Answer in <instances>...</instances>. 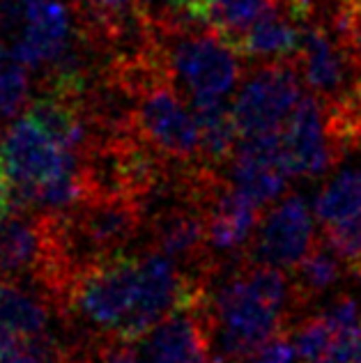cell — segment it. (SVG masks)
<instances>
[{
    "mask_svg": "<svg viewBox=\"0 0 361 363\" xmlns=\"http://www.w3.org/2000/svg\"><path fill=\"white\" fill-rule=\"evenodd\" d=\"M152 40L175 88L189 104L228 99L246 74L244 55L212 28L152 33Z\"/></svg>",
    "mask_w": 361,
    "mask_h": 363,
    "instance_id": "cell-1",
    "label": "cell"
},
{
    "mask_svg": "<svg viewBox=\"0 0 361 363\" xmlns=\"http://www.w3.org/2000/svg\"><path fill=\"white\" fill-rule=\"evenodd\" d=\"M134 131L164 159L187 166L201 161V129L191 106L175 88L166 65H155L131 85Z\"/></svg>",
    "mask_w": 361,
    "mask_h": 363,
    "instance_id": "cell-2",
    "label": "cell"
},
{
    "mask_svg": "<svg viewBox=\"0 0 361 363\" xmlns=\"http://www.w3.org/2000/svg\"><path fill=\"white\" fill-rule=\"evenodd\" d=\"M297 60L253 62L237 85L233 116L242 138L279 133L304 99Z\"/></svg>",
    "mask_w": 361,
    "mask_h": 363,
    "instance_id": "cell-3",
    "label": "cell"
},
{
    "mask_svg": "<svg viewBox=\"0 0 361 363\" xmlns=\"http://www.w3.org/2000/svg\"><path fill=\"white\" fill-rule=\"evenodd\" d=\"M7 184L18 191L44 186L67 173L81 170V155L60 147L40 124L23 113L0 133Z\"/></svg>",
    "mask_w": 361,
    "mask_h": 363,
    "instance_id": "cell-4",
    "label": "cell"
},
{
    "mask_svg": "<svg viewBox=\"0 0 361 363\" xmlns=\"http://www.w3.org/2000/svg\"><path fill=\"white\" fill-rule=\"evenodd\" d=\"M309 203L299 194L281 198L267 214L246 248V260L272 264L279 269H294L313 246H316V221Z\"/></svg>",
    "mask_w": 361,
    "mask_h": 363,
    "instance_id": "cell-5",
    "label": "cell"
},
{
    "mask_svg": "<svg viewBox=\"0 0 361 363\" xmlns=\"http://www.w3.org/2000/svg\"><path fill=\"white\" fill-rule=\"evenodd\" d=\"M283 157L292 177L313 179L334 168L345 152L329 127L327 111L316 94H304L299 106L281 129Z\"/></svg>",
    "mask_w": 361,
    "mask_h": 363,
    "instance_id": "cell-6",
    "label": "cell"
},
{
    "mask_svg": "<svg viewBox=\"0 0 361 363\" xmlns=\"http://www.w3.org/2000/svg\"><path fill=\"white\" fill-rule=\"evenodd\" d=\"M201 209L212 251L228 257L244 255L262 218L260 207L237 191L221 170H210L203 184Z\"/></svg>",
    "mask_w": 361,
    "mask_h": 363,
    "instance_id": "cell-7",
    "label": "cell"
},
{
    "mask_svg": "<svg viewBox=\"0 0 361 363\" xmlns=\"http://www.w3.org/2000/svg\"><path fill=\"white\" fill-rule=\"evenodd\" d=\"M290 177L281 147V131L240 138V145L228 164V179L233 186L260 209L283 198Z\"/></svg>",
    "mask_w": 361,
    "mask_h": 363,
    "instance_id": "cell-8",
    "label": "cell"
},
{
    "mask_svg": "<svg viewBox=\"0 0 361 363\" xmlns=\"http://www.w3.org/2000/svg\"><path fill=\"white\" fill-rule=\"evenodd\" d=\"M316 14L301 0H272L270 7L246 30L237 51L249 62L297 60L304 26Z\"/></svg>",
    "mask_w": 361,
    "mask_h": 363,
    "instance_id": "cell-9",
    "label": "cell"
},
{
    "mask_svg": "<svg viewBox=\"0 0 361 363\" xmlns=\"http://www.w3.org/2000/svg\"><path fill=\"white\" fill-rule=\"evenodd\" d=\"M49 257L44 216L28 209H12L0 223V281L33 285Z\"/></svg>",
    "mask_w": 361,
    "mask_h": 363,
    "instance_id": "cell-10",
    "label": "cell"
},
{
    "mask_svg": "<svg viewBox=\"0 0 361 363\" xmlns=\"http://www.w3.org/2000/svg\"><path fill=\"white\" fill-rule=\"evenodd\" d=\"M145 363H212L207 333L196 306H182L138 338Z\"/></svg>",
    "mask_w": 361,
    "mask_h": 363,
    "instance_id": "cell-11",
    "label": "cell"
},
{
    "mask_svg": "<svg viewBox=\"0 0 361 363\" xmlns=\"http://www.w3.org/2000/svg\"><path fill=\"white\" fill-rule=\"evenodd\" d=\"M26 116L35 120L60 147L81 155L90 147L92 133L85 122L79 101L60 97V94L42 92L33 97L26 108Z\"/></svg>",
    "mask_w": 361,
    "mask_h": 363,
    "instance_id": "cell-12",
    "label": "cell"
},
{
    "mask_svg": "<svg viewBox=\"0 0 361 363\" xmlns=\"http://www.w3.org/2000/svg\"><path fill=\"white\" fill-rule=\"evenodd\" d=\"M189 106H191L198 120V129H201V161L216 170L226 168L242 138L233 116V101L203 99L191 101Z\"/></svg>",
    "mask_w": 361,
    "mask_h": 363,
    "instance_id": "cell-13",
    "label": "cell"
},
{
    "mask_svg": "<svg viewBox=\"0 0 361 363\" xmlns=\"http://www.w3.org/2000/svg\"><path fill=\"white\" fill-rule=\"evenodd\" d=\"M55 308L42 294L18 283L0 281V329L18 338L51 333ZM58 315V313H55Z\"/></svg>",
    "mask_w": 361,
    "mask_h": 363,
    "instance_id": "cell-14",
    "label": "cell"
},
{
    "mask_svg": "<svg viewBox=\"0 0 361 363\" xmlns=\"http://www.w3.org/2000/svg\"><path fill=\"white\" fill-rule=\"evenodd\" d=\"M350 276L348 264L343 262L334 246H331L325 237L316 242V246L304 255V260L294 267V276L292 283L297 288L301 301L311 306V301L316 297L331 292L338 288V283Z\"/></svg>",
    "mask_w": 361,
    "mask_h": 363,
    "instance_id": "cell-15",
    "label": "cell"
},
{
    "mask_svg": "<svg viewBox=\"0 0 361 363\" xmlns=\"http://www.w3.org/2000/svg\"><path fill=\"white\" fill-rule=\"evenodd\" d=\"M313 212L322 225H338L361 214V170H343L318 191Z\"/></svg>",
    "mask_w": 361,
    "mask_h": 363,
    "instance_id": "cell-16",
    "label": "cell"
},
{
    "mask_svg": "<svg viewBox=\"0 0 361 363\" xmlns=\"http://www.w3.org/2000/svg\"><path fill=\"white\" fill-rule=\"evenodd\" d=\"M138 9L152 33L210 28V0H138Z\"/></svg>",
    "mask_w": 361,
    "mask_h": 363,
    "instance_id": "cell-17",
    "label": "cell"
},
{
    "mask_svg": "<svg viewBox=\"0 0 361 363\" xmlns=\"http://www.w3.org/2000/svg\"><path fill=\"white\" fill-rule=\"evenodd\" d=\"M292 342L297 350V357L301 363H322L334 352H345L352 354L355 345H343L338 342L334 329L327 322L325 315H306L292 324Z\"/></svg>",
    "mask_w": 361,
    "mask_h": 363,
    "instance_id": "cell-18",
    "label": "cell"
},
{
    "mask_svg": "<svg viewBox=\"0 0 361 363\" xmlns=\"http://www.w3.org/2000/svg\"><path fill=\"white\" fill-rule=\"evenodd\" d=\"M30 99V69L18 62L7 46H3L0 49V127L26 113Z\"/></svg>",
    "mask_w": 361,
    "mask_h": 363,
    "instance_id": "cell-19",
    "label": "cell"
},
{
    "mask_svg": "<svg viewBox=\"0 0 361 363\" xmlns=\"http://www.w3.org/2000/svg\"><path fill=\"white\" fill-rule=\"evenodd\" d=\"M270 3L272 0H210V28L237 49L240 37Z\"/></svg>",
    "mask_w": 361,
    "mask_h": 363,
    "instance_id": "cell-20",
    "label": "cell"
},
{
    "mask_svg": "<svg viewBox=\"0 0 361 363\" xmlns=\"http://www.w3.org/2000/svg\"><path fill=\"white\" fill-rule=\"evenodd\" d=\"M322 315L331 324L338 342H343V345H357V340L361 338V301L357 297L348 292L338 294L322 311Z\"/></svg>",
    "mask_w": 361,
    "mask_h": 363,
    "instance_id": "cell-21",
    "label": "cell"
},
{
    "mask_svg": "<svg viewBox=\"0 0 361 363\" xmlns=\"http://www.w3.org/2000/svg\"><path fill=\"white\" fill-rule=\"evenodd\" d=\"M322 237L343 257L350 276L361 279V214L338 225H327Z\"/></svg>",
    "mask_w": 361,
    "mask_h": 363,
    "instance_id": "cell-22",
    "label": "cell"
},
{
    "mask_svg": "<svg viewBox=\"0 0 361 363\" xmlns=\"http://www.w3.org/2000/svg\"><path fill=\"white\" fill-rule=\"evenodd\" d=\"M297 359L299 357L292 338H288V333H281V336L265 342L246 363H294Z\"/></svg>",
    "mask_w": 361,
    "mask_h": 363,
    "instance_id": "cell-23",
    "label": "cell"
},
{
    "mask_svg": "<svg viewBox=\"0 0 361 363\" xmlns=\"http://www.w3.org/2000/svg\"><path fill=\"white\" fill-rule=\"evenodd\" d=\"M12 209L14 207H12V198H9V184L5 182V184H0V223L9 216Z\"/></svg>",
    "mask_w": 361,
    "mask_h": 363,
    "instance_id": "cell-24",
    "label": "cell"
},
{
    "mask_svg": "<svg viewBox=\"0 0 361 363\" xmlns=\"http://www.w3.org/2000/svg\"><path fill=\"white\" fill-rule=\"evenodd\" d=\"M301 3L309 9H313V12H327L331 7V0H301Z\"/></svg>",
    "mask_w": 361,
    "mask_h": 363,
    "instance_id": "cell-25",
    "label": "cell"
},
{
    "mask_svg": "<svg viewBox=\"0 0 361 363\" xmlns=\"http://www.w3.org/2000/svg\"><path fill=\"white\" fill-rule=\"evenodd\" d=\"M350 363H361V338L357 340V345H355L352 357H350Z\"/></svg>",
    "mask_w": 361,
    "mask_h": 363,
    "instance_id": "cell-26",
    "label": "cell"
},
{
    "mask_svg": "<svg viewBox=\"0 0 361 363\" xmlns=\"http://www.w3.org/2000/svg\"><path fill=\"white\" fill-rule=\"evenodd\" d=\"M3 46H5V44H0V49H3Z\"/></svg>",
    "mask_w": 361,
    "mask_h": 363,
    "instance_id": "cell-27",
    "label": "cell"
}]
</instances>
